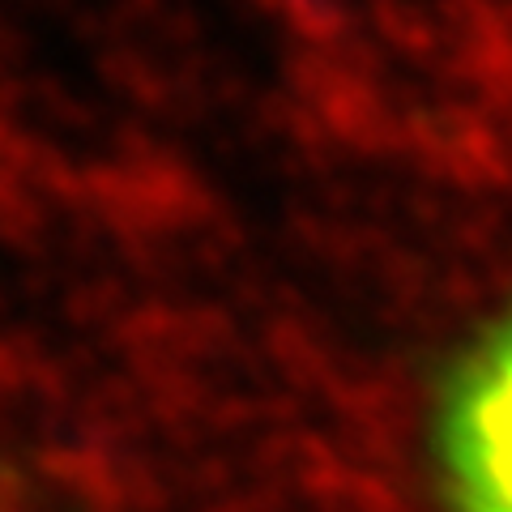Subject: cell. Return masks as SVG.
I'll return each mask as SVG.
<instances>
[{"label":"cell","mask_w":512,"mask_h":512,"mask_svg":"<svg viewBox=\"0 0 512 512\" xmlns=\"http://www.w3.org/2000/svg\"><path fill=\"white\" fill-rule=\"evenodd\" d=\"M440 470L453 512H512V316L448 380Z\"/></svg>","instance_id":"6da1fadb"}]
</instances>
